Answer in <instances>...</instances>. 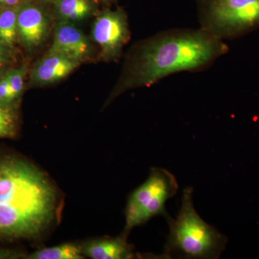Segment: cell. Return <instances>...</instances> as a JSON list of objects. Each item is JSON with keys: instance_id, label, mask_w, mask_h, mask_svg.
<instances>
[{"instance_id": "obj_1", "label": "cell", "mask_w": 259, "mask_h": 259, "mask_svg": "<svg viewBox=\"0 0 259 259\" xmlns=\"http://www.w3.org/2000/svg\"><path fill=\"white\" fill-rule=\"evenodd\" d=\"M56 210V188L44 172L22 158H0V237L37 238Z\"/></svg>"}, {"instance_id": "obj_2", "label": "cell", "mask_w": 259, "mask_h": 259, "mask_svg": "<svg viewBox=\"0 0 259 259\" xmlns=\"http://www.w3.org/2000/svg\"><path fill=\"white\" fill-rule=\"evenodd\" d=\"M219 37L207 30L162 35L140 51L125 88L149 87L167 75L198 69L226 52Z\"/></svg>"}, {"instance_id": "obj_3", "label": "cell", "mask_w": 259, "mask_h": 259, "mask_svg": "<svg viewBox=\"0 0 259 259\" xmlns=\"http://www.w3.org/2000/svg\"><path fill=\"white\" fill-rule=\"evenodd\" d=\"M194 190L183 191L182 203L176 218L166 216L169 233L164 246L163 258L173 256L190 259L220 258L226 249L228 238L200 217L193 203Z\"/></svg>"}, {"instance_id": "obj_4", "label": "cell", "mask_w": 259, "mask_h": 259, "mask_svg": "<svg viewBox=\"0 0 259 259\" xmlns=\"http://www.w3.org/2000/svg\"><path fill=\"white\" fill-rule=\"evenodd\" d=\"M178 182L175 177L163 168H151L149 177L129 196L125 208L124 232L129 233L136 227L151 218L168 215L166 203L177 194Z\"/></svg>"}, {"instance_id": "obj_5", "label": "cell", "mask_w": 259, "mask_h": 259, "mask_svg": "<svg viewBox=\"0 0 259 259\" xmlns=\"http://www.w3.org/2000/svg\"><path fill=\"white\" fill-rule=\"evenodd\" d=\"M207 30L216 36H236L259 27V0H212Z\"/></svg>"}, {"instance_id": "obj_6", "label": "cell", "mask_w": 259, "mask_h": 259, "mask_svg": "<svg viewBox=\"0 0 259 259\" xmlns=\"http://www.w3.org/2000/svg\"><path fill=\"white\" fill-rule=\"evenodd\" d=\"M92 35L101 48L104 57L116 59L129 37L125 15L120 11L105 12L95 20Z\"/></svg>"}, {"instance_id": "obj_7", "label": "cell", "mask_w": 259, "mask_h": 259, "mask_svg": "<svg viewBox=\"0 0 259 259\" xmlns=\"http://www.w3.org/2000/svg\"><path fill=\"white\" fill-rule=\"evenodd\" d=\"M91 50L88 37L74 23L60 21L56 25L49 53L61 54L81 62L91 54Z\"/></svg>"}, {"instance_id": "obj_8", "label": "cell", "mask_w": 259, "mask_h": 259, "mask_svg": "<svg viewBox=\"0 0 259 259\" xmlns=\"http://www.w3.org/2000/svg\"><path fill=\"white\" fill-rule=\"evenodd\" d=\"M49 22L44 11L33 5L21 7L18 15V36L28 50L38 47L49 32Z\"/></svg>"}, {"instance_id": "obj_9", "label": "cell", "mask_w": 259, "mask_h": 259, "mask_svg": "<svg viewBox=\"0 0 259 259\" xmlns=\"http://www.w3.org/2000/svg\"><path fill=\"white\" fill-rule=\"evenodd\" d=\"M79 65V61L61 54L49 52L32 70V81L37 85L57 82L71 74Z\"/></svg>"}, {"instance_id": "obj_10", "label": "cell", "mask_w": 259, "mask_h": 259, "mask_svg": "<svg viewBox=\"0 0 259 259\" xmlns=\"http://www.w3.org/2000/svg\"><path fill=\"white\" fill-rule=\"evenodd\" d=\"M128 233L123 232L116 238H101L81 245L85 257L93 259H128L134 258L132 245L127 242Z\"/></svg>"}, {"instance_id": "obj_11", "label": "cell", "mask_w": 259, "mask_h": 259, "mask_svg": "<svg viewBox=\"0 0 259 259\" xmlns=\"http://www.w3.org/2000/svg\"><path fill=\"white\" fill-rule=\"evenodd\" d=\"M56 8L60 21L71 23L84 20L92 10L88 0H57Z\"/></svg>"}, {"instance_id": "obj_12", "label": "cell", "mask_w": 259, "mask_h": 259, "mask_svg": "<svg viewBox=\"0 0 259 259\" xmlns=\"http://www.w3.org/2000/svg\"><path fill=\"white\" fill-rule=\"evenodd\" d=\"M29 259H83L81 245L64 243L50 248H44L28 255Z\"/></svg>"}, {"instance_id": "obj_13", "label": "cell", "mask_w": 259, "mask_h": 259, "mask_svg": "<svg viewBox=\"0 0 259 259\" xmlns=\"http://www.w3.org/2000/svg\"><path fill=\"white\" fill-rule=\"evenodd\" d=\"M20 8L18 5L0 13V40L10 47L18 36V15Z\"/></svg>"}, {"instance_id": "obj_14", "label": "cell", "mask_w": 259, "mask_h": 259, "mask_svg": "<svg viewBox=\"0 0 259 259\" xmlns=\"http://www.w3.org/2000/svg\"><path fill=\"white\" fill-rule=\"evenodd\" d=\"M16 130V117L10 105L0 104V138L14 136Z\"/></svg>"}, {"instance_id": "obj_15", "label": "cell", "mask_w": 259, "mask_h": 259, "mask_svg": "<svg viewBox=\"0 0 259 259\" xmlns=\"http://www.w3.org/2000/svg\"><path fill=\"white\" fill-rule=\"evenodd\" d=\"M25 67L12 70L7 73L9 83V102L15 101L21 95L23 90L24 77H25Z\"/></svg>"}, {"instance_id": "obj_16", "label": "cell", "mask_w": 259, "mask_h": 259, "mask_svg": "<svg viewBox=\"0 0 259 259\" xmlns=\"http://www.w3.org/2000/svg\"><path fill=\"white\" fill-rule=\"evenodd\" d=\"M0 104L10 105L9 83L7 74L3 75L0 79Z\"/></svg>"}, {"instance_id": "obj_17", "label": "cell", "mask_w": 259, "mask_h": 259, "mask_svg": "<svg viewBox=\"0 0 259 259\" xmlns=\"http://www.w3.org/2000/svg\"><path fill=\"white\" fill-rule=\"evenodd\" d=\"M9 46L0 40V68L4 66L10 58V49Z\"/></svg>"}, {"instance_id": "obj_18", "label": "cell", "mask_w": 259, "mask_h": 259, "mask_svg": "<svg viewBox=\"0 0 259 259\" xmlns=\"http://www.w3.org/2000/svg\"><path fill=\"white\" fill-rule=\"evenodd\" d=\"M21 0H0V4L7 6H14L18 5Z\"/></svg>"}, {"instance_id": "obj_19", "label": "cell", "mask_w": 259, "mask_h": 259, "mask_svg": "<svg viewBox=\"0 0 259 259\" xmlns=\"http://www.w3.org/2000/svg\"><path fill=\"white\" fill-rule=\"evenodd\" d=\"M10 254L9 253H3V252H0V258H10Z\"/></svg>"}]
</instances>
